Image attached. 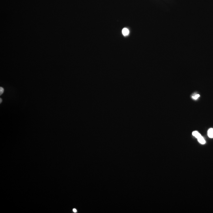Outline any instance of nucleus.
<instances>
[{
  "mask_svg": "<svg viewBox=\"0 0 213 213\" xmlns=\"http://www.w3.org/2000/svg\"><path fill=\"white\" fill-rule=\"evenodd\" d=\"M192 135L197 139L201 136L200 134L197 131H193L192 133Z\"/></svg>",
  "mask_w": 213,
  "mask_h": 213,
  "instance_id": "obj_4",
  "label": "nucleus"
},
{
  "mask_svg": "<svg viewBox=\"0 0 213 213\" xmlns=\"http://www.w3.org/2000/svg\"><path fill=\"white\" fill-rule=\"evenodd\" d=\"M200 96V95L199 94H196V95H195V96H192V98L194 99H197Z\"/></svg>",
  "mask_w": 213,
  "mask_h": 213,
  "instance_id": "obj_5",
  "label": "nucleus"
},
{
  "mask_svg": "<svg viewBox=\"0 0 213 213\" xmlns=\"http://www.w3.org/2000/svg\"><path fill=\"white\" fill-rule=\"evenodd\" d=\"M0 100H1V101H1V102H0V103H1V102H2V99H1V98L0 99Z\"/></svg>",
  "mask_w": 213,
  "mask_h": 213,
  "instance_id": "obj_8",
  "label": "nucleus"
},
{
  "mask_svg": "<svg viewBox=\"0 0 213 213\" xmlns=\"http://www.w3.org/2000/svg\"><path fill=\"white\" fill-rule=\"evenodd\" d=\"M208 135L210 138H213V129L210 128L208 130Z\"/></svg>",
  "mask_w": 213,
  "mask_h": 213,
  "instance_id": "obj_2",
  "label": "nucleus"
},
{
  "mask_svg": "<svg viewBox=\"0 0 213 213\" xmlns=\"http://www.w3.org/2000/svg\"><path fill=\"white\" fill-rule=\"evenodd\" d=\"M122 33L124 36H126L129 34V30L127 28H124L122 30Z\"/></svg>",
  "mask_w": 213,
  "mask_h": 213,
  "instance_id": "obj_1",
  "label": "nucleus"
},
{
  "mask_svg": "<svg viewBox=\"0 0 213 213\" xmlns=\"http://www.w3.org/2000/svg\"><path fill=\"white\" fill-rule=\"evenodd\" d=\"M4 91V89H3V88L1 87H0V95H2Z\"/></svg>",
  "mask_w": 213,
  "mask_h": 213,
  "instance_id": "obj_6",
  "label": "nucleus"
},
{
  "mask_svg": "<svg viewBox=\"0 0 213 213\" xmlns=\"http://www.w3.org/2000/svg\"><path fill=\"white\" fill-rule=\"evenodd\" d=\"M198 141L200 143H201V144H205L206 141L205 139H204L203 137L201 136L199 138H198Z\"/></svg>",
  "mask_w": 213,
  "mask_h": 213,
  "instance_id": "obj_3",
  "label": "nucleus"
},
{
  "mask_svg": "<svg viewBox=\"0 0 213 213\" xmlns=\"http://www.w3.org/2000/svg\"><path fill=\"white\" fill-rule=\"evenodd\" d=\"M73 211L74 212H77V210H76L75 209H73Z\"/></svg>",
  "mask_w": 213,
  "mask_h": 213,
  "instance_id": "obj_7",
  "label": "nucleus"
}]
</instances>
